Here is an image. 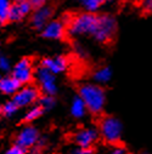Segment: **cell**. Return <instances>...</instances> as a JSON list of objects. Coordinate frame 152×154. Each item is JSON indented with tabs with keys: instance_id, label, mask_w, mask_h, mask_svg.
Masks as SVG:
<instances>
[{
	"instance_id": "6da1fadb",
	"label": "cell",
	"mask_w": 152,
	"mask_h": 154,
	"mask_svg": "<svg viewBox=\"0 0 152 154\" xmlns=\"http://www.w3.org/2000/svg\"><path fill=\"white\" fill-rule=\"evenodd\" d=\"M79 96L91 113H100L105 106L106 96L102 88L95 84H84L79 89Z\"/></svg>"
},
{
	"instance_id": "7a4b0ae2",
	"label": "cell",
	"mask_w": 152,
	"mask_h": 154,
	"mask_svg": "<svg viewBox=\"0 0 152 154\" xmlns=\"http://www.w3.org/2000/svg\"><path fill=\"white\" fill-rule=\"evenodd\" d=\"M97 16L93 12H84L72 17L67 22V30L71 35H87L93 34L96 27Z\"/></svg>"
},
{
	"instance_id": "3957f363",
	"label": "cell",
	"mask_w": 152,
	"mask_h": 154,
	"mask_svg": "<svg viewBox=\"0 0 152 154\" xmlns=\"http://www.w3.org/2000/svg\"><path fill=\"white\" fill-rule=\"evenodd\" d=\"M117 32V22L109 15H101L97 16L96 27L94 33L91 34L99 43L106 44L113 39Z\"/></svg>"
},
{
	"instance_id": "277c9868",
	"label": "cell",
	"mask_w": 152,
	"mask_h": 154,
	"mask_svg": "<svg viewBox=\"0 0 152 154\" xmlns=\"http://www.w3.org/2000/svg\"><path fill=\"white\" fill-rule=\"evenodd\" d=\"M100 130L107 142L117 143L122 136V124L113 117H106L100 123Z\"/></svg>"
},
{
	"instance_id": "5b68a950",
	"label": "cell",
	"mask_w": 152,
	"mask_h": 154,
	"mask_svg": "<svg viewBox=\"0 0 152 154\" xmlns=\"http://www.w3.org/2000/svg\"><path fill=\"white\" fill-rule=\"evenodd\" d=\"M35 76L38 79V83L40 84L42 91L45 95L52 96V95L56 94V91H57L56 79H55V74L52 72H50L45 67L40 66L39 68H36V70H35Z\"/></svg>"
},
{
	"instance_id": "8992f818",
	"label": "cell",
	"mask_w": 152,
	"mask_h": 154,
	"mask_svg": "<svg viewBox=\"0 0 152 154\" xmlns=\"http://www.w3.org/2000/svg\"><path fill=\"white\" fill-rule=\"evenodd\" d=\"M34 75L35 72L33 62L28 57L22 58L20 62H17V64L12 69V76H15L21 84H29L33 80Z\"/></svg>"
},
{
	"instance_id": "52a82bcc",
	"label": "cell",
	"mask_w": 152,
	"mask_h": 154,
	"mask_svg": "<svg viewBox=\"0 0 152 154\" xmlns=\"http://www.w3.org/2000/svg\"><path fill=\"white\" fill-rule=\"evenodd\" d=\"M36 100H39V90L32 85L21 88L14 95V101L16 102V104L18 107H27V106L34 103Z\"/></svg>"
},
{
	"instance_id": "ba28073f",
	"label": "cell",
	"mask_w": 152,
	"mask_h": 154,
	"mask_svg": "<svg viewBox=\"0 0 152 154\" xmlns=\"http://www.w3.org/2000/svg\"><path fill=\"white\" fill-rule=\"evenodd\" d=\"M66 32V23L63 21H50L43 28V36L46 39H62Z\"/></svg>"
},
{
	"instance_id": "9c48e42d",
	"label": "cell",
	"mask_w": 152,
	"mask_h": 154,
	"mask_svg": "<svg viewBox=\"0 0 152 154\" xmlns=\"http://www.w3.org/2000/svg\"><path fill=\"white\" fill-rule=\"evenodd\" d=\"M51 15H52V8L45 5L38 8L32 16V24L36 29H43L49 23Z\"/></svg>"
},
{
	"instance_id": "30bf717a",
	"label": "cell",
	"mask_w": 152,
	"mask_h": 154,
	"mask_svg": "<svg viewBox=\"0 0 152 154\" xmlns=\"http://www.w3.org/2000/svg\"><path fill=\"white\" fill-rule=\"evenodd\" d=\"M38 137H39V135H38L36 129H34L33 126H27L17 136V144L22 148L32 147L38 141Z\"/></svg>"
},
{
	"instance_id": "8fae6325",
	"label": "cell",
	"mask_w": 152,
	"mask_h": 154,
	"mask_svg": "<svg viewBox=\"0 0 152 154\" xmlns=\"http://www.w3.org/2000/svg\"><path fill=\"white\" fill-rule=\"evenodd\" d=\"M97 138V132L94 129H83L74 135V141L79 147L89 148Z\"/></svg>"
},
{
	"instance_id": "7c38bea8",
	"label": "cell",
	"mask_w": 152,
	"mask_h": 154,
	"mask_svg": "<svg viewBox=\"0 0 152 154\" xmlns=\"http://www.w3.org/2000/svg\"><path fill=\"white\" fill-rule=\"evenodd\" d=\"M67 60L63 56H56V57H51V58H45L42 62V66L45 67L46 69H49L50 72H52L54 74H59L62 73L67 69Z\"/></svg>"
},
{
	"instance_id": "4fadbf2b",
	"label": "cell",
	"mask_w": 152,
	"mask_h": 154,
	"mask_svg": "<svg viewBox=\"0 0 152 154\" xmlns=\"http://www.w3.org/2000/svg\"><path fill=\"white\" fill-rule=\"evenodd\" d=\"M21 85L15 76H5L0 80V91L5 95H15L21 89Z\"/></svg>"
},
{
	"instance_id": "5bb4252c",
	"label": "cell",
	"mask_w": 152,
	"mask_h": 154,
	"mask_svg": "<svg viewBox=\"0 0 152 154\" xmlns=\"http://www.w3.org/2000/svg\"><path fill=\"white\" fill-rule=\"evenodd\" d=\"M87 104L85 102L82 100L81 96H77V97H74L73 101H72V104H71V113L73 117L75 118H82L84 117V114L87 112Z\"/></svg>"
},
{
	"instance_id": "9a60e30c",
	"label": "cell",
	"mask_w": 152,
	"mask_h": 154,
	"mask_svg": "<svg viewBox=\"0 0 152 154\" xmlns=\"http://www.w3.org/2000/svg\"><path fill=\"white\" fill-rule=\"evenodd\" d=\"M93 78L96 83H100V84H103V83H108L112 78V70L109 67H102L100 69H97L94 75H93Z\"/></svg>"
},
{
	"instance_id": "2e32d148",
	"label": "cell",
	"mask_w": 152,
	"mask_h": 154,
	"mask_svg": "<svg viewBox=\"0 0 152 154\" xmlns=\"http://www.w3.org/2000/svg\"><path fill=\"white\" fill-rule=\"evenodd\" d=\"M43 110H44V109H43L40 106H36V107L30 108V109L27 112V114L24 115L23 120H24L26 123H30V122H33V120L38 119V118H39L40 115L43 114Z\"/></svg>"
},
{
	"instance_id": "e0dca14e",
	"label": "cell",
	"mask_w": 152,
	"mask_h": 154,
	"mask_svg": "<svg viewBox=\"0 0 152 154\" xmlns=\"http://www.w3.org/2000/svg\"><path fill=\"white\" fill-rule=\"evenodd\" d=\"M21 18H23V15H22V12H21V10H20V8H18V4L16 3V4H14V5L10 6V9H9V15H8V20L11 21V22H17V21H20Z\"/></svg>"
},
{
	"instance_id": "ac0fdd59",
	"label": "cell",
	"mask_w": 152,
	"mask_h": 154,
	"mask_svg": "<svg viewBox=\"0 0 152 154\" xmlns=\"http://www.w3.org/2000/svg\"><path fill=\"white\" fill-rule=\"evenodd\" d=\"M79 2L89 12H94L102 5L105 0H79Z\"/></svg>"
},
{
	"instance_id": "d6986e66",
	"label": "cell",
	"mask_w": 152,
	"mask_h": 154,
	"mask_svg": "<svg viewBox=\"0 0 152 154\" xmlns=\"http://www.w3.org/2000/svg\"><path fill=\"white\" fill-rule=\"evenodd\" d=\"M20 107L16 104V102L12 100V101H9V102H6L4 106H3V113L5 114V115H8V117H11V115H14L16 112H17V109H18Z\"/></svg>"
},
{
	"instance_id": "ffe728a7",
	"label": "cell",
	"mask_w": 152,
	"mask_h": 154,
	"mask_svg": "<svg viewBox=\"0 0 152 154\" xmlns=\"http://www.w3.org/2000/svg\"><path fill=\"white\" fill-rule=\"evenodd\" d=\"M54 104H55V100L50 95H46V96L40 98V107L43 109H50L54 107Z\"/></svg>"
},
{
	"instance_id": "44dd1931",
	"label": "cell",
	"mask_w": 152,
	"mask_h": 154,
	"mask_svg": "<svg viewBox=\"0 0 152 154\" xmlns=\"http://www.w3.org/2000/svg\"><path fill=\"white\" fill-rule=\"evenodd\" d=\"M17 4H18V8H20V10H21L23 17L27 16V15L30 12L32 8H33V5L28 2V0H24V2H21V3H17Z\"/></svg>"
},
{
	"instance_id": "7402d4cb",
	"label": "cell",
	"mask_w": 152,
	"mask_h": 154,
	"mask_svg": "<svg viewBox=\"0 0 152 154\" xmlns=\"http://www.w3.org/2000/svg\"><path fill=\"white\" fill-rule=\"evenodd\" d=\"M0 69L3 72L10 70V62L5 56H0Z\"/></svg>"
},
{
	"instance_id": "603a6c76",
	"label": "cell",
	"mask_w": 152,
	"mask_h": 154,
	"mask_svg": "<svg viewBox=\"0 0 152 154\" xmlns=\"http://www.w3.org/2000/svg\"><path fill=\"white\" fill-rule=\"evenodd\" d=\"M5 154H24V148H22L21 146H14L11 147Z\"/></svg>"
},
{
	"instance_id": "cb8c5ba5",
	"label": "cell",
	"mask_w": 152,
	"mask_h": 154,
	"mask_svg": "<svg viewBox=\"0 0 152 154\" xmlns=\"http://www.w3.org/2000/svg\"><path fill=\"white\" fill-rule=\"evenodd\" d=\"M72 154H93V149L89 147V148H83V147H79L77 149H74Z\"/></svg>"
},
{
	"instance_id": "d4e9b609",
	"label": "cell",
	"mask_w": 152,
	"mask_h": 154,
	"mask_svg": "<svg viewBox=\"0 0 152 154\" xmlns=\"http://www.w3.org/2000/svg\"><path fill=\"white\" fill-rule=\"evenodd\" d=\"M28 2H29L33 6H35V8H40V6H43V5L45 4L46 0H28Z\"/></svg>"
},
{
	"instance_id": "484cf974",
	"label": "cell",
	"mask_w": 152,
	"mask_h": 154,
	"mask_svg": "<svg viewBox=\"0 0 152 154\" xmlns=\"http://www.w3.org/2000/svg\"><path fill=\"white\" fill-rule=\"evenodd\" d=\"M112 154H125V150H124V148H122V147H116L115 149H113Z\"/></svg>"
},
{
	"instance_id": "4316f807",
	"label": "cell",
	"mask_w": 152,
	"mask_h": 154,
	"mask_svg": "<svg viewBox=\"0 0 152 154\" xmlns=\"http://www.w3.org/2000/svg\"><path fill=\"white\" fill-rule=\"evenodd\" d=\"M145 10L146 11H152V0H146L145 2Z\"/></svg>"
},
{
	"instance_id": "83f0119b",
	"label": "cell",
	"mask_w": 152,
	"mask_h": 154,
	"mask_svg": "<svg viewBox=\"0 0 152 154\" xmlns=\"http://www.w3.org/2000/svg\"><path fill=\"white\" fill-rule=\"evenodd\" d=\"M21 2H24V0H16V3H21Z\"/></svg>"
},
{
	"instance_id": "f1b7e54d",
	"label": "cell",
	"mask_w": 152,
	"mask_h": 154,
	"mask_svg": "<svg viewBox=\"0 0 152 154\" xmlns=\"http://www.w3.org/2000/svg\"><path fill=\"white\" fill-rule=\"evenodd\" d=\"M2 79H3V78H2V75H0V80H2Z\"/></svg>"
},
{
	"instance_id": "f546056e",
	"label": "cell",
	"mask_w": 152,
	"mask_h": 154,
	"mask_svg": "<svg viewBox=\"0 0 152 154\" xmlns=\"http://www.w3.org/2000/svg\"><path fill=\"white\" fill-rule=\"evenodd\" d=\"M0 24H3V23H2V21H0Z\"/></svg>"
},
{
	"instance_id": "4dcf8cb0",
	"label": "cell",
	"mask_w": 152,
	"mask_h": 154,
	"mask_svg": "<svg viewBox=\"0 0 152 154\" xmlns=\"http://www.w3.org/2000/svg\"><path fill=\"white\" fill-rule=\"evenodd\" d=\"M105 2H106V0H105Z\"/></svg>"
}]
</instances>
